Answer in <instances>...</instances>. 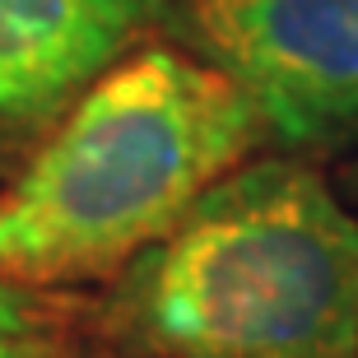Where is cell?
Segmentation results:
<instances>
[{"label":"cell","instance_id":"cell-1","mask_svg":"<svg viewBox=\"0 0 358 358\" xmlns=\"http://www.w3.org/2000/svg\"><path fill=\"white\" fill-rule=\"evenodd\" d=\"M266 140L261 112L224 70L168 42L135 47L0 191V279L66 289L121 275Z\"/></svg>","mask_w":358,"mask_h":358},{"label":"cell","instance_id":"cell-2","mask_svg":"<svg viewBox=\"0 0 358 358\" xmlns=\"http://www.w3.org/2000/svg\"><path fill=\"white\" fill-rule=\"evenodd\" d=\"M117 358H358V214L293 154L252 159L112 275Z\"/></svg>","mask_w":358,"mask_h":358},{"label":"cell","instance_id":"cell-3","mask_svg":"<svg viewBox=\"0 0 358 358\" xmlns=\"http://www.w3.org/2000/svg\"><path fill=\"white\" fill-rule=\"evenodd\" d=\"M168 14L289 154L358 135V0H173Z\"/></svg>","mask_w":358,"mask_h":358},{"label":"cell","instance_id":"cell-4","mask_svg":"<svg viewBox=\"0 0 358 358\" xmlns=\"http://www.w3.org/2000/svg\"><path fill=\"white\" fill-rule=\"evenodd\" d=\"M168 10L173 0H0V159H28Z\"/></svg>","mask_w":358,"mask_h":358},{"label":"cell","instance_id":"cell-5","mask_svg":"<svg viewBox=\"0 0 358 358\" xmlns=\"http://www.w3.org/2000/svg\"><path fill=\"white\" fill-rule=\"evenodd\" d=\"M47 354V317L28 289L0 279V358H42Z\"/></svg>","mask_w":358,"mask_h":358},{"label":"cell","instance_id":"cell-6","mask_svg":"<svg viewBox=\"0 0 358 358\" xmlns=\"http://www.w3.org/2000/svg\"><path fill=\"white\" fill-rule=\"evenodd\" d=\"M354 186H358V168H354Z\"/></svg>","mask_w":358,"mask_h":358}]
</instances>
